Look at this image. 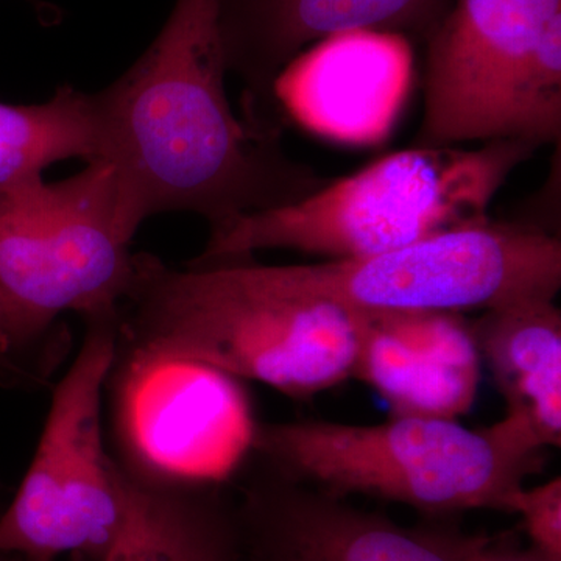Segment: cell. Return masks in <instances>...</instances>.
Listing matches in <instances>:
<instances>
[{"label":"cell","instance_id":"cell-1","mask_svg":"<svg viewBox=\"0 0 561 561\" xmlns=\"http://www.w3.org/2000/svg\"><path fill=\"white\" fill-rule=\"evenodd\" d=\"M221 0H176L124 76L98 92L99 160L116 173L117 210L133 236L149 217L192 213L210 231L311 197L331 179L291 160L279 131L236 116L225 90Z\"/></svg>","mask_w":561,"mask_h":561},{"label":"cell","instance_id":"cell-2","mask_svg":"<svg viewBox=\"0 0 561 561\" xmlns=\"http://www.w3.org/2000/svg\"><path fill=\"white\" fill-rule=\"evenodd\" d=\"M362 311L264 289L243 262L173 271L139 257L117 313V348L206 365L291 398H309L351 378Z\"/></svg>","mask_w":561,"mask_h":561},{"label":"cell","instance_id":"cell-3","mask_svg":"<svg viewBox=\"0 0 561 561\" xmlns=\"http://www.w3.org/2000/svg\"><path fill=\"white\" fill-rule=\"evenodd\" d=\"M537 149L522 139L489 140L476 150L411 147L331 180L305 201L210 231L191 264L250 261L256 251L273 249L337 260L371 256L485 224L502 184Z\"/></svg>","mask_w":561,"mask_h":561},{"label":"cell","instance_id":"cell-4","mask_svg":"<svg viewBox=\"0 0 561 561\" xmlns=\"http://www.w3.org/2000/svg\"><path fill=\"white\" fill-rule=\"evenodd\" d=\"M540 445L507 419L474 431L451 419L393 415L379 424H256L251 453L268 470L332 496L368 494L432 516L507 513Z\"/></svg>","mask_w":561,"mask_h":561},{"label":"cell","instance_id":"cell-5","mask_svg":"<svg viewBox=\"0 0 561 561\" xmlns=\"http://www.w3.org/2000/svg\"><path fill=\"white\" fill-rule=\"evenodd\" d=\"M131 241L108 161L0 192V327L10 348L36 341L65 312L117 317L138 267Z\"/></svg>","mask_w":561,"mask_h":561},{"label":"cell","instance_id":"cell-6","mask_svg":"<svg viewBox=\"0 0 561 561\" xmlns=\"http://www.w3.org/2000/svg\"><path fill=\"white\" fill-rule=\"evenodd\" d=\"M264 289L362 311L453 312L556 300L559 236L524 224L472 225L371 256L306 265L243 262Z\"/></svg>","mask_w":561,"mask_h":561},{"label":"cell","instance_id":"cell-7","mask_svg":"<svg viewBox=\"0 0 561 561\" xmlns=\"http://www.w3.org/2000/svg\"><path fill=\"white\" fill-rule=\"evenodd\" d=\"M79 354L51 394L35 456L0 516V553L102 561L124 515L119 463L103 443V390L117 357V317L88 320Z\"/></svg>","mask_w":561,"mask_h":561},{"label":"cell","instance_id":"cell-8","mask_svg":"<svg viewBox=\"0 0 561 561\" xmlns=\"http://www.w3.org/2000/svg\"><path fill=\"white\" fill-rule=\"evenodd\" d=\"M110 382L119 463L136 474L221 485L251 453L256 424L231 376L117 348Z\"/></svg>","mask_w":561,"mask_h":561},{"label":"cell","instance_id":"cell-9","mask_svg":"<svg viewBox=\"0 0 561 561\" xmlns=\"http://www.w3.org/2000/svg\"><path fill=\"white\" fill-rule=\"evenodd\" d=\"M560 24L561 0H454L426 41L424 113L412 147L489 142L505 92Z\"/></svg>","mask_w":561,"mask_h":561},{"label":"cell","instance_id":"cell-10","mask_svg":"<svg viewBox=\"0 0 561 561\" xmlns=\"http://www.w3.org/2000/svg\"><path fill=\"white\" fill-rule=\"evenodd\" d=\"M239 561H467L470 535L405 527L268 470L236 502Z\"/></svg>","mask_w":561,"mask_h":561},{"label":"cell","instance_id":"cell-11","mask_svg":"<svg viewBox=\"0 0 561 561\" xmlns=\"http://www.w3.org/2000/svg\"><path fill=\"white\" fill-rule=\"evenodd\" d=\"M454 0H221L220 36L228 72L245 87L247 121L278 130L275 81L306 49L350 32L411 41L434 35Z\"/></svg>","mask_w":561,"mask_h":561},{"label":"cell","instance_id":"cell-12","mask_svg":"<svg viewBox=\"0 0 561 561\" xmlns=\"http://www.w3.org/2000/svg\"><path fill=\"white\" fill-rule=\"evenodd\" d=\"M411 41L350 32L313 44L284 68L275 101L312 131L346 142H375L389 133L408 95Z\"/></svg>","mask_w":561,"mask_h":561},{"label":"cell","instance_id":"cell-13","mask_svg":"<svg viewBox=\"0 0 561 561\" xmlns=\"http://www.w3.org/2000/svg\"><path fill=\"white\" fill-rule=\"evenodd\" d=\"M481 356L460 313L362 311L353 376L393 415L457 420L478 397Z\"/></svg>","mask_w":561,"mask_h":561},{"label":"cell","instance_id":"cell-14","mask_svg":"<svg viewBox=\"0 0 561 561\" xmlns=\"http://www.w3.org/2000/svg\"><path fill=\"white\" fill-rule=\"evenodd\" d=\"M119 472L124 515L102 561H239L236 502L221 485Z\"/></svg>","mask_w":561,"mask_h":561},{"label":"cell","instance_id":"cell-15","mask_svg":"<svg viewBox=\"0 0 561 561\" xmlns=\"http://www.w3.org/2000/svg\"><path fill=\"white\" fill-rule=\"evenodd\" d=\"M507 416L542 448L561 445V312L553 300L490 309L472 327Z\"/></svg>","mask_w":561,"mask_h":561},{"label":"cell","instance_id":"cell-16","mask_svg":"<svg viewBox=\"0 0 561 561\" xmlns=\"http://www.w3.org/2000/svg\"><path fill=\"white\" fill-rule=\"evenodd\" d=\"M102 127L98 101L65 84L36 105L0 103V192L43 179L55 162L99 160Z\"/></svg>","mask_w":561,"mask_h":561},{"label":"cell","instance_id":"cell-17","mask_svg":"<svg viewBox=\"0 0 561 561\" xmlns=\"http://www.w3.org/2000/svg\"><path fill=\"white\" fill-rule=\"evenodd\" d=\"M507 513H518L531 548L552 561H561V478L512 494Z\"/></svg>","mask_w":561,"mask_h":561},{"label":"cell","instance_id":"cell-18","mask_svg":"<svg viewBox=\"0 0 561 561\" xmlns=\"http://www.w3.org/2000/svg\"><path fill=\"white\" fill-rule=\"evenodd\" d=\"M467 561H552L534 548H523L511 534L470 535Z\"/></svg>","mask_w":561,"mask_h":561},{"label":"cell","instance_id":"cell-19","mask_svg":"<svg viewBox=\"0 0 561 561\" xmlns=\"http://www.w3.org/2000/svg\"><path fill=\"white\" fill-rule=\"evenodd\" d=\"M10 350V343L7 341L5 334H3L2 327H0V354H5Z\"/></svg>","mask_w":561,"mask_h":561}]
</instances>
